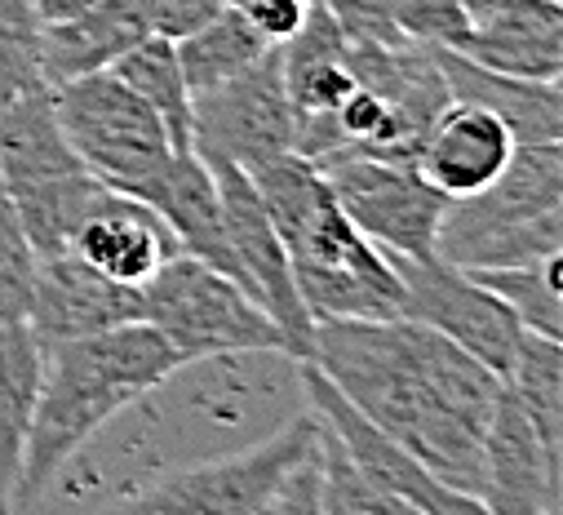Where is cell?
Masks as SVG:
<instances>
[{
    "mask_svg": "<svg viewBox=\"0 0 563 515\" xmlns=\"http://www.w3.org/2000/svg\"><path fill=\"white\" fill-rule=\"evenodd\" d=\"M351 45H399V28L390 23L386 0H324Z\"/></svg>",
    "mask_w": 563,
    "mask_h": 515,
    "instance_id": "32",
    "label": "cell"
},
{
    "mask_svg": "<svg viewBox=\"0 0 563 515\" xmlns=\"http://www.w3.org/2000/svg\"><path fill=\"white\" fill-rule=\"evenodd\" d=\"M506 386L519 396L523 414L532 418L545 453L563 467V347L523 329L515 360L506 369Z\"/></svg>",
    "mask_w": 563,
    "mask_h": 515,
    "instance_id": "25",
    "label": "cell"
},
{
    "mask_svg": "<svg viewBox=\"0 0 563 515\" xmlns=\"http://www.w3.org/2000/svg\"><path fill=\"white\" fill-rule=\"evenodd\" d=\"M440 72L449 80L453 98L488 107L515 143H563V89L559 80H523V76H501L479 63H471L457 50H435Z\"/></svg>",
    "mask_w": 563,
    "mask_h": 515,
    "instance_id": "22",
    "label": "cell"
},
{
    "mask_svg": "<svg viewBox=\"0 0 563 515\" xmlns=\"http://www.w3.org/2000/svg\"><path fill=\"white\" fill-rule=\"evenodd\" d=\"M342 213L395 258H431L449 196L417 174V165L382 161L368 152H329L316 161Z\"/></svg>",
    "mask_w": 563,
    "mask_h": 515,
    "instance_id": "8",
    "label": "cell"
},
{
    "mask_svg": "<svg viewBox=\"0 0 563 515\" xmlns=\"http://www.w3.org/2000/svg\"><path fill=\"white\" fill-rule=\"evenodd\" d=\"M346 36L338 19L324 10V0H311L307 19L289 41H279V76L294 107V152L320 161L338 152L333 111L355 89V72L346 63Z\"/></svg>",
    "mask_w": 563,
    "mask_h": 515,
    "instance_id": "13",
    "label": "cell"
},
{
    "mask_svg": "<svg viewBox=\"0 0 563 515\" xmlns=\"http://www.w3.org/2000/svg\"><path fill=\"white\" fill-rule=\"evenodd\" d=\"M320 449H324V493H320V515H404L382 489H373L342 440L320 423Z\"/></svg>",
    "mask_w": 563,
    "mask_h": 515,
    "instance_id": "30",
    "label": "cell"
},
{
    "mask_svg": "<svg viewBox=\"0 0 563 515\" xmlns=\"http://www.w3.org/2000/svg\"><path fill=\"white\" fill-rule=\"evenodd\" d=\"M222 10H227V0H156L152 32L178 45V41L196 36L205 23H213Z\"/></svg>",
    "mask_w": 563,
    "mask_h": 515,
    "instance_id": "33",
    "label": "cell"
},
{
    "mask_svg": "<svg viewBox=\"0 0 563 515\" xmlns=\"http://www.w3.org/2000/svg\"><path fill=\"white\" fill-rule=\"evenodd\" d=\"M515 134L479 102L453 98L427 129V139L417 147V174L431 187H440L449 200L484 191L506 161L515 156Z\"/></svg>",
    "mask_w": 563,
    "mask_h": 515,
    "instance_id": "17",
    "label": "cell"
},
{
    "mask_svg": "<svg viewBox=\"0 0 563 515\" xmlns=\"http://www.w3.org/2000/svg\"><path fill=\"white\" fill-rule=\"evenodd\" d=\"M316 414L302 405L275 431L209 458L161 471L124 511H196V515H271L279 484L316 440Z\"/></svg>",
    "mask_w": 563,
    "mask_h": 515,
    "instance_id": "5",
    "label": "cell"
},
{
    "mask_svg": "<svg viewBox=\"0 0 563 515\" xmlns=\"http://www.w3.org/2000/svg\"><path fill=\"white\" fill-rule=\"evenodd\" d=\"M466 272V267H462ZM559 272H563V253L541 258V263H523V267H475L471 276L493 289L523 329L563 342V303H559Z\"/></svg>",
    "mask_w": 563,
    "mask_h": 515,
    "instance_id": "27",
    "label": "cell"
},
{
    "mask_svg": "<svg viewBox=\"0 0 563 515\" xmlns=\"http://www.w3.org/2000/svg\"><path fill=\"white\" fill-rule=\"evenodd\" d=\"M49 89H54V111H58V124L71 152L107 187L133 196L174 156V143L165 134L161 116L111 67L49 85Z\"/></svg>",
    "mask_w": 563,
    "mask_h": 515,
    "instance_id": "7",
    "label": "cell"
},
{
    "mask_svg": "<svg viewBox=\"0 0 563 515\" xmlns=\"http://www.w3.org/2000/svg\"><path fill=\"white\" fill-rule=\"evenodd\" d=\"M390 263L404 285L399 316L453 338L457 347H466L475 360H484L493 373L506 377L515 347L523 338V325L493 289H484L471 272L444 263L440 253H431V258H395L390 253Z\"/></svg>",
    "mask_w": 563,
    "mask_h": 515,
    "instance_id": "12",
    "label": "cell"
},
{
    "mask_svg": "<svg viewBox=\"0 0 563 515\" xmlns=\"http://www.w3.org/2000/svg\"><path fill=\"white\" fill-rule=\"evenodd\" d=\"M311 360L435 480L479 502L484 427L501 396V373L408 316L316 320Z\"/></svg>",
    "mask_w": 563,
    "mask_h": 515,
    "instance_id": "1",
    "label": "cell"
},
{
    "mask_svg": "<svg viewBox=\"0 0 563 515\" xmlns=\"http://www.w3.org/2000/svg\"><path fill=\"white\" fill-rule=\"evenodd\" d=\"M156 0H93L89 10L45 23L41 32V72L45 85H63L89 72L115 67L137 41L152 36Z\"/></svg>",
    "mask_w": 563,
    "mask_h": 515,
    "instance_id": "21",
    "label": "cell"
},
{
    "mask_svg": "<svg viewBox=\"0 0 563 515\" xmlns=\"http://www.w3.org/2000/svg\"><path fill=\"white\" fill-rule=\"evenodd\" d=\"M563 467L545 453L532 418L501 377V396L484 427V515H559Z\"/></svg>",
    "mask_w": 563,
    "mask_h": 515,
    "instance_id": "14",
    "label": "cell"
},
{
    "mask_svg": "<svg viewBox=\"0 0 563 515\" xmlns=\"http://www.w3.org/2000/svg\"><path fill=\"white\" fill-rule=\"evenodd\" d=\"M386 10L399 36L417 45L457 50L462 36L471 32V14L462 10V0H386Z\"/></svg>",
    "mask_w": 563,
    "mask_h": 515,
    "instance_id": "31",
    "label": "cell"
},
{
    "mask_svg": "<svg viewBox=\"0 0 563 515\" xmlns=\"http://www.w3.org/2000/svg\"><path fill=\"white\" fill-rule=\"evenodd\" d=\"M191 147L200 161H227L244 174L294 152V107L279 76V45L249 72L191 94Z\"/></svg>",
    "mask_w": 563,
    "mask_h": 515,
    "instance_id": "9",
    "label": "cell"
},
{
    "mask_svg": "<svg viewBox=\"0 0 563 515\" xmlns=\"http://www.w3.org/2000/svg\"><path fill=\"white\" fill-rule=\"evenodd\" d=\"M457 54L501 76L559 80L563 76V6L559 0H506L501 10L471 23Z\"/></svg>",
    "mask_w": 563,
    "mask_h": 515,
    "instance_id": "20",
    "label": "cell"
},
{
    "mask_svg": "<svg viewBox=\"0 0 563 515\" xmlns=\"http://www.w3.org/2000/svg\"><path fill=\"white\" fill-rule=\"evenodd\" d=\"M111 72L161 116L174 152H196L191 147V89H187V76H183L174 41L152 32L147 41H137Z\"/></svg>",
    "mask_w": 563,
    "mask_h": 515,
    "instance_id": "24",
    "label": "cell"
},
{
    "mask_svg": "<svg viewBox=\"0 0 563 515\" xmlns=\"http://www.w3.org/2000/svg\"><path fill=\"white\" fill-rule=\"evenodd\" d=\"M36 263H41V253L32 249L5 187H0V325L27 320L32 289H36Z\"/></svg>",
    "mask_w": 563,
    "mask_h": 515,
    "instance_id": "29",
    "label": "cell"
},
{
    "mask_svg": "<svg viewBox=\"0 0 563 515\" xmlns=\"http://www.w3.org/2000/svg\"><path fill=\"white\" fill-rule=\"evenodd\" d=\"M346 63L364 89H373L390 111V147L382 161H417L431 120L453 102L449 80L440 72L435 45H346Z\"/></svg>",
    "mask_w": 563,
    "mask_h": 515,
    "instance_id": "15",
    "label": "cell"
},
{
    "mask_svg": "<svg viewBox=\"0 0 563 515\" xmlns=\"http://www.w3.org/2000/svg\"><path fill=\"white\" fill-rule=\"evenodd\" d=\"M93 0H36V10H41V19L45 23H58V19H71V14H80V10H89Z\"/></svg>",
    "mask_w": 563,
    "mask_h": 515,
    "instance_id": "35",
    "label": "cell"
},
{
    "mask_svg": "<svg viewBox=\"0 0 563 515\" xmlns=\"http://www.w3.org/2000/svg\"><path fill=\"white\" fill-rule=\"evenodd\" d=\"M41 32L45 19L36 0H0V107H10L32 89H45Z\"/></svg>",
    "mask_w": 563,
    "mask_h": 515,
    "instance_id": "28",
    "label": "cell"
},
{
    "mask_svg": "<svg viewBox=\"0 0 563 515\" xmlns=\"http://www.w3.org/2000/svg\"><path fill=\"white\" fill-rule=\"evenodd\" d=\"M227 6H235L266 41H289L298 32V23L307 19V6L311 0H227Z\"/></svg>",
    "mask_w": 563,
    "mask_h": 515,
    "instance_id": "34",
    "label": "cell"
},
{
    "mask_svg": "<svg viewBox=\"0 0 563 515\" xmlns=\"http://www.w3.org/2000/svg\"><path fill=\"white\" fill-rule=\"evenodd\" d=\"M298 377H302L307 409L342 440V449L351 453V462L360 467V475L373 489H382L404 515H484V506L475 497H466V493L449 489L444 480H435L395 436H386L377 423H368L338 392L333 377L316 360H298Z\"/></svg>",
    "mask_w": 563,
    "mask_h": 515,
    "instance_id": "10",
    "label": "cell"
},
{
    "mask_svg": "<svg viewBox=\"0 0 563 515\" xmlns=\"http://www.w3.org/2000/svg\"><path fill=\"white\" fill-rule=\"evenodd\" d=\"M178 364L183 355L174 351V342L147 320L45 347V373L32 405L10 511H36L67 458L124 405L156 392Z\"/></svg>",
    "mask_w": 563,
    "mask_h": 515,
    "instance_id": "2",
    "label": "cell"
},
{
    "mask_svg": "<svg viewBox=\"0 0 563 515\" xmlns=\"http://www.w3.org/2000/svg\"><path fill=\"white\" fill-rule=\"evenodd\" d=\"M275 50V41H266L235 6H227L213 23H205L196 36L178 41V63L187 76V89H213L240 72H249L257 58H266Z\"/></svg>",
    "mask_w": 563,
    "mask_h": 515,
    "instance_id": "26",
    "label": "cell"
},
{
    "mask_svg": "<svg viewBox=\"0 0 563 515\" xmlns=\"http://www.w3.org/2000/svg\"><path fill=\"white\" fill-rule=\"evenodd\" d=\"M218 178V200H222V227H227V244H231V263H235V281L266 307V316L285 333V351L294 360H311L316 347V320L298 294L294 267L285 240H279L253 178L227 161H205Z\"/></svg>",
    "mask_w": 563,
    "mask_h": 515,
    "instance_id": "11",
    "label": "cell"
},
{
    "mask_svg": "<svg viewBox=\"0 0 563 515\" xmlns=\"http://www.w3.org/2000/svg\"><path fill=\"white\" fill-rule=\"evenodd\" d=\"M143 320L156 325L183 360L218 351H285V333L266 307L191 253H174L143 285Z\"/></svg>",
    "mask_w": 563,
    "mask_h": 515,
    "instance_id": "6",
    "label": "cell"
},
{
    "mask_svg": "<svg viewBox=\"0 0 563 515\" xmlns=\"http://www.w3.org/2000/svg\"><path fill=\"white\" fill-rule=\"evenodd\" d=\"M129 320H143V289L98 276L71 249L45 253L36 263L27 325L45 347L85 338V333H98L111 325H129Z\"/></svg>",
    "mask_w": 563,
    "mask_h": 515,
    "instance_id": "16",
    "label": "cell"
},
{
    "mask_svg": "<svg viewBox=\"0 0 563 515\" xmlns=\"http://www.w3.org/2000/svg\"><path fill=\"white\" fill-rule=\"evenodd\" d=\"M501 6H506V0H462V10L471 14V23L484 19V14H493V10H501Z\"/></svg>",
    "mask_w": 563,
    "mask_h": 515,
    "instance_id": "36",
    "label": "cell"
},
{
    "mask_svg": "<svg viewBox=\"0 0 563 515\" xmlns=\"http://www.w3.org/2000/svg\"><path fill=\"white\" fill-rule=\"evenodd\" d=\"M41 373H45V342L32 333V325L27 320L0 325V511H10L14 502Z\"/></svg>",
    "mask_w": 563,
    "mask_h": 515,
    "instance_id": "23",
    "label": "cell"
},
{
    "mask_svg": "<svg viewBox=\"0 0 563 515\" xmlns=\"http://www.w3.org/2000/svg\"><path fill=\"white\" fill-rule=\"evenodd\" d=\"M133 196L161 213L178 253H191V258H200V263H209L235 281L231 244H227V227H222L218 178L196 152H174Z\"/></svg>",
    "mask_w": 563,
    "mask_h": 515,
    "instance_id": "19",
    "label": "cell"
},
{
    "mask_svg": "<svg viewBox=\"0 0 563 515\" xmlns=\"http://www.w3.org/2000/svg\"><path fill=\"white\" fill-rule=\"evenodd\" d=\"M71 253L80 263H89L98 276L143 289L178 253V244L152 205L111 187L71 235Z\"/></svg>",
    "mask_w": 563,
    "mask_h": 515,
    "instance_id": "18",
    "label": "cell"
},
{
    "mask_svg": "<svg viewBox=\"0 0 563 515\" xmlns=\"http://www.w3.org/2000/svg\"><path fill=\"white\" fill-rule=\"evenodd\" d=\"M279 240L311 320H395L404 285L390 263L338 205L320 165L285 152L249 174Z\"/></svg>",
    "mask_w": 563,
    "mask_h": 515,
    "instance_id": "3",
    "label": "cell"
},
{
    "mask_svg": "<svg viewBox=\"0 0 563 515\" xmlns=\"http://www.w3.org/2000/svg\"><path fill=\"white\" fill-rule=\"evenodd\" d=\"M435 253L466 272L563 253V143H519L484 191L449 200Z\"/></svg>",
    "mask_w": 563,
    "mask_h": 515,
    "instance_id": "4",
    "label": "cell"
}]
</instances>
